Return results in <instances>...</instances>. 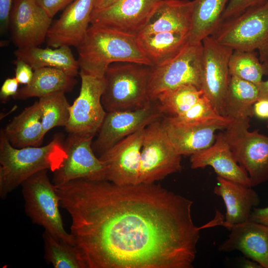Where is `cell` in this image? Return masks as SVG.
<instances>
[{
  "label": "cell",
  "instance_id": "10",
  "mask_svg": "<svg viewBox=\"0 0 268 268\" xmlns=\"http://www.w3.org/2000/svg\"><path fill=\"white\" fill-rule=\"evenodd\" d=\"M202 63L201 89L215 111L226 117V103L231 77L228 63L233 50L211 36L202 41Z\"/></svg>",
  "mask_w": 268,
  "mask_h": 268
},
{
  "label": "cell",
  "instance_id": "17",
  "mask_svg": "<svg viewBox=\"0 0 268 268\" xmlns=\"http://www.w3.org/2000/svg\"><path fill=\"white\" fill-rule=\"evenodd\" d=\"M160 0H120L107 8L93 10L90 24L136 36L144 27Z\"/></svg>",
  "mask_w": 268,
  "mask_h": 268
},
{
  "label": "cell",
  "instance_id": "27",
  "mask_svg": "<svg viewBox=\"0 0 268 268\" xmlns=\"http://www.w3.org/2000/svg\"><path fill=\"white\" fill-rule=\"evenodd\" d=\"M229 0L192 1L191 26L188 43L197 44L211 36L220 24Z\"/></svg>",
  "mask_w": 268,
  "mask_h": 268
},
{
  "label": "cell",
  "instance_id": "6",
  "mask_svg": "<svg viewBox=\"0 0 268 268\" xmlns=\"http://www.w3.org/2000/svg\"><path fill=\"white\" fill-rule=\"evenodd\" d=\"M21 186L25 212L32 223L42 226L53 236L75 245L71 235L64 228L59 210L57 187L50 181L48 170L35 173Z\"/></svg>",
  "mask_w": 268,
  "mask_h": 268
},
{
  "label": "cell",
  "instance_id": "26",
  "mask_svg": "<svg viewBox=\"0 0 268 268\" xmlns=\"http://www.w3.org/2000/svg\"><path fill=\"white\" fill-rule=\"evenodd\" d=\"M74 77L53 67L35 69L30 82L19 89L13 98L17 99L33 97L41 98L55 92H69L76 84Z\"/></svg>",
  "mask_w": 268,
  "mask_h": 268
},
{
  "label": "cell",
  "instance_id": "43",
  "mask_svg": "<svg viewBox=\"0 0 268 268\" xmlns=\"http://www.w3.org/2000/svg\"><path fill=\"white\" fill-rule=\"evenodd\" d=\"M241 266L246 268H263L259 263L248 258L244 260Z\"/></svg>",
  "mask_w": 268,
  "mask_h": 268
},
{
  "label": "cell",
  "instance_id": "34",
  "mask_svg": "<svg viewBox=\"0 0 268 268\" xmlns=\"http://www.w3.org/2000/svg\"><path fill=\"white\" fill-rule=\"evenodd\" d=\"M264 0H229L222 14L221 21L235 16Z\"/></svg>",
  "mask_w": 268,
  "mask_h": 268
},
{
  "label": "cell",
  "instance_id": "31",
  "mask_svg": "<svg viewBox=\"0 0 268 268\" xmlns=\"http://www.w3.org/2000/svg\"><path fill=\"white\" fill-rule=\"evenodd\" d=\"M65 93L58 92L39 98L38 102L45 135L53 128L65 127L68 121L70 105Z\"/></svg>",
  "mask_w": 268,
  "mask_h": 268
},
{
  "label": "cell",
  "instance_id": "24",
  "mask_svg": "<svg viewBox=\"0 0 268 268\" xmlns=\"http://www.w3.org/2000/svg\"><path fill=\"white\" fill-rule=\"evenodd\" d=\"M138 45L151 67L161 66L176 56L188 43V35L156 32L136 36Z\"/></svg>",
  "mask_w": 268,
  "mask_h": 268
},
{
  "label": "cell",
  "instance_id": "16",
  "mask_svg": "<svg viewBox=\"0 0 268 268\" xmlns=\"http://www.w3.org/2000/svg\"><path fill=\"white\" fill-rule=\"evenodd\" d=\"M145 127L124 138L98 157L107 167V180L120 185L139 184L140 154Z\"/></svg>",
  "mask_w": 268,
  "mask_h": 268
},
{
  "label": "cell",
  "instance_id": "20",
  "mask_svg": "<svg viewBox=\"0 0 268 268\" xmlns=\"http://www.w3.org/2000/svg\"><path fill=\"white\" fill-rule=\"evenodd\" d=\"M190 162L192 169L210 166L217 176L251 187L248 173L236 161L222 132L210 146L191 155Z\"/></svg>",
  "mask_w": 268,
  "mask_h": 268
},
{
  "label": "cell",
  "instance_id": "2",
  "mask_svg": "<svg viewBox=\"0 0 268 268\" xmlns=\"http://www.w3.org/2000/svg\"><path fill=\"white\" fill-rule=\"evenodd\" d=\"M79 72L103 78L112 63L133 62L151 66L140 50L136 36L90 24L76 48Z\"/></svg>",
  "mask_w": 268,
  "mask_h": 268
},
{
  "label": "cell",
  "instance_id": "29",
  "mask_svg": "<svg viewBox=\"0 0 268 268\" xmlns=\"http://www.w3.org/2000/svg\"><path fill=\"white\" fill-rule=\"evenodd\" d=\"M44 259L55 268H87L82 255L76 246L57 238L44 230Z\"/></svg>",
  "mask_w": 268,
  "mask_h": 268
},
{
  "label": "cell",
  "instance_id": "39",
  "mask_svg": "<svg viewBox=\"0 0 268 268\" xmlns=\"http://www.w3.org/2000/svg\"><path fill=\"white\" fill-rule=\"evenodd\" d=\"M249 219L268 226V206L265 207H254Z\"/></svg>",
  "mask_w": 268,
  "mask_h": 268
},
{
  "label": "cell",
  "instance_id": "35",
  "mask_svg": "<svg viewBox=\"0 0 268 268\" xmlns=\"http://www.w3.org/2000/svg\"><path fill=\"white\" fill-rule=\"evenodd\" d=\"M36 3L51 18L74 0H35Z\"/></svg>",
  "mask_w": 268,
  "mask_h": 268
},
{
  "label": "cell",
  "instance_id": "38",
  "mask_svg": "<svg viewBox=\"0 0 268 268\" xmlns=\"http://www.w3.org/2000/svg\"><path fill=\"white\" fill-rule=\"evenodd\" d=\"M13 0H0V29L3 33L9 29V15Z\"/></svg>",
  "mask_w": 268,
  "mask_h": 268
},
{
  "label": "cell",
  "instance_id": "40",
  "mask_svg": "<svg viewBox=\"0 0 268 268\" xmlns=\"http://www.w3.org/2000/svg\"><path fill=\"white\" fill-rule=\"evenodd\" d=\"M254 115L259 118L267 119L268 115V99H261L253 106Z\"/></svg>",
  "mask_w": 268,
  "mask_h": 268
},
{
  "label": "cell",
  "instance_id": "18",
  "mask_svg": "<svg viewBox=\"0 0 268 268\" xmlns=\"http://www.w3.org/2000/svg\"><path fill=\"white\" fill-rule=\"evenodd\" d=\"M95 0H74L70 3L49 30L48 46L77 48L84 38L90 24Z\"/></svg>",
  "mask_w": 268,
  "mask_h": 268
},
{
  "label": "cell",
  "instance_id": "41",
  "mask_svg": "<svg viewBox=\"0 0 268 268\" xmlns=\"http://www.w3.org/2000/svg\"><path fill=\"white\" fill-rule=\"evenodd\" d=\"M120 0H95L93 10L102 9L109 7Z\"/></svg>",
  "mask_w": 268,
  "mask_h": 268
},
{
  "label": "cell",
  "instance_id": "28",
  "mask_svg": "<svg viewBox=\"0 0 268 268\" xmlns=\"http://www.w3.org/2000/svg\"><path fill=\"white\" fill-rule=\"evenodd\" d=\"M261 98L259 84L231 76L226 98V117L233 120L250 119L254 104Z\"/></svg>",
  "mask_w": 268,
  "mask_h": 268
},
{
  "label": "cell",
  "instance_id": "4",
  "mask_svg": "<svg viewBox=\"0 0 268 268\" xmlns=\"http://www.w3.org/2000/svg\"><path fill=\"white\" fill-rule=\"evenodd\" d=\"M151 66L133 62H116L107 69L102 104L107 112L142 108L150 100L148 86Z\"/></svg>",
  "mask_w": 268,
  "mask_h": 268
},
{
  "label": "cell",
  "instance_id": "37",
  "mask_svg": "<svg viewBox=\"0 0 268 268\" xmlns=\"http://www.w3.org/2000/svg\"><path fill=\"white\" fill-rule=\"evenodd\" d=\"M19 82L15 77L8 78L2 83L0 90V98L5 102L10 97H13L18 91Z\"/></svg>",
  "mask_w": 268,
  "mask_h": 268
},
{
  "label": "cell",
  "instance_id": "15",
  "mask_svg": "<svg viewBox=\"0 0 268 268\" xmlns=\"http://www.w3.org/2000/svg\"><path fill=\"white\" fill-rule=\"evenodd\" d=\"M51 18L35 0H13L9 29L18 48L37 47L46 39Z\"/></svg>",
  "mask_w": 268,
  "mask_h": 268
},
{
  "label": "cell",
  "instance_id": "7",
  "mask_svg": "<svg viewBox=\"0 0 268 268\" xmlns=\"http://www.w3.org/2000/svg\"><path fill=\"white\" fill-rule=\"evenodd\" d=\"M250 119L233 120L223 132L238 164L248 173L251 186L268 181V136L250 132Z\"/></svg>",
  "mask_w": 268,
  "mask_h": 268
},
{
  "label": "cell",
  "instance_id": "8",
  "mask_svg": "<svg viewBox=\"0 0 268 268\" xmlns=\"http://www.w3.org/2000/svg\"><path fill=\"white\" fill-rule=\"evenodd\" d=\"M162 118L153 121L145 128L140 154L139 183H154L182 168V155L171 142Z\"/></svg>",
  "mask_w": 268,
  "mask_h": 268
},
{
  "label": "cell",
  "instance_id": "1",
  "mask_svg": "<svg viewBox=\"0 0 268 268\" xmlns=\"http://www.w3.org/2000/svg\"><path fill=\"white\" fill-rule=\"evenodd\" d=\"M87 268H191L201 229L193 201L160 185L76 179L57 187Z\"/></svg>",
  "mask_w": 268,
  "mask_h": 268
},
{
  "label": "cell",
  "instance_id": "13",
  "mask_svg": "<svg viewBox=\"0 0 268 268\" xmlns=\"http://www.w3.org/2000/svg\"><path fill=\"white\" fill-rule=\"evenodd\" d=\"M163 116L156 100L137 109L107 112L92 143L94 153L99 156L124 138Z\"/></svg>",
  "mask_w": 268,
  "mask_h": 268
},
{
  "label": "cell",
  "instance_id": "33",
  "mask_svg": "<svg viewBox=\"0 0 268 268\" xmlns=\"http://www.w3.org/2000/svg\"><path fill=\"white\" fill-rule=\"evenodd\" d=\"M220 115L215 111L209 100L203 95L188 110L176 117H169L182 123L202 120Z\"/></svg>",
  "mask_w": 268,
  "mask_h": 268
},
{
  "label": "cell",
  "instance_id": "19",
  "mask_svg": "<svg viewBox=\"0 0 268 268\" xmlns=\"http://www.w3.org/2000/svg\"><path fill=\"white\" fill-rule=\"evenodd\" d=\"M223 221L221 225L230 233L219 245L218 251H239L263 268H268V226L250 219L237 224H226Z\"/></svg>",
  "mask_w": 268,
  "mask_h": 268
},
{
  "label": "cell",
  "instance_id": "36",
  "mask_svg": "<svg viewBox=\"0 0 268 268\" xmlns=\"http://www.w3.org/2000/svg\"><path fill=\"white\" fill-rule=\"evenodd\" d=\"M15 68V77L19 84L25 85L31 81L34 71L32 67L25 62L16 59L14 63Z\"/></svg>",
  "mask_w": 268,
  "mask_h": 268
},
{
  "label": "cell",
  "instance_id": "12",
  "mask_svg": "<svg viewBox=\"0 0 268 268\" xmlns=\"http://www.w3.org/2000/svg\"><path fill=\"white\" fill-rule=\"evenodd\" d=\"M93 138L69 134L64 144L67 157L53 172L52 182L57 187L76 179L107 180V167L93 150Z\"/></svg>",
  "mask_w": 268,
  "mask_h": 268
},
{
  "label": "cell",
  "instance_id": "21",
  "mask_svg": "<svg viewBox=\"0 0 268 268\" xmlns=\"http://www.w3.org/2000/svg\"><path fill=\"white\" fill-rule=\"evenodd\" d=\"M217 184L213 193L220 197L225 204L226 224H237L249 219L254 207H258L260 199L251 187L217 176Z\"/></svg>",
  "mask_w": 268,
  "mask_h": 268
},
{
  "label": "cell",
  "instance_id": "22",
  "mask_svg": "<svg viewBox=\"0 0 268 268\" xmlns=\"http://www.w3.org/2000/svg\"><path fill=\"white\" fill-rule=\"evenodd\" d=\"M192 11V1L161 0L138 34L176 32L188 35L191 26Z\"/></svg>",
  "mask_w": 268,
  "mask_h": 268
},
{
  "label": "cell",
  "instance_id": "42",
  "mask_svg": "<svg viewBox=\"0 0 268 268\" xmlns=\"http://www.w3.org/2000/svg\"><path fill=\"white\" fill-rule=\"evenodd\" d=\"M261 91V99H268V79L266 81H262L259 83ZM259 99V100H260Z\"/></svg>",
  "mask_w": 268,
  "mask_h": 268
},
{
  "label": "cell",
  "instance_id": "3",
  "mask_svg": "<svg viewBox=\"0 0 268 268\" xmlns=\"http://www.w3.org/2000/svg\"><path fill=\"white\" fill-rule=\"evenodd\" d=\"M67 154L58 136L43 146L13 147L0 133V197L5 200L29 177L44 170L52 172L62 165Z\"/></svg>",
  "mask_w": 268,
  "mask_h": 268
},
{
  "label": "cell",
  "instance_id": "11",
  "mask_svg": "<svg viewBox=\"0 0 268 268\" xmlns=\"http://www.w3.org/2000/svg\"><path fill=\"white\" fill-rule=\"evenodd\" d=\"M81 87L78 96L70 106L68 121L65 127L69 134L93 137L100 129L107 112L101 102L104 78L79 72Z\"/></svg>",
  "mask_w": 268,
  "mask_h": 268
},
{
  "label": "cell",
  "instance_id": "14",
  "mask_svg": "<svg viewBox=\"0 0 268 268\" xmlns=\"http://www.w3.org/2000/svg\"><path fill=\"white\" fill-rule=\"evenodd\" d=\"M163 123L172 144L181 155H190L204 149L215 141L217 130L226 129L233 121L221 115L202 120L182 123L163 117Z\"/></svg>",
  "mask_w": 268,
  "mask_h": 268
},
{
  "label": "cell",
  "instance_id": "32",
  "mask_svg": "<svg viewBox=\"0 0 268 268\" xmlns=\"http://www.w3.org/2000/svg\"><path fill=\"white\" fill-rule=\"evenodd\" d=\"M257 55L255 51L233 50L228 63L230 75L256 84L261 82L268 70Z\"/></svg>",
  "mask_w": 268,
  "mask_h": 268
},
{
  "label": "cell",
  "instance_id": "5",
  "mask_svg": "<svg viewBox=\"0 0 268 268\" xmlns=\"http://www.w3.org/2000/svg\"><path fill=\"white\" fill-rule=\"evenodd\" d=\"M211 36L233 50H258L260 62L268 67V0L222 20Z\"/></svg>",
  "mask_w": 268,
  "mask_h": 268
},
{
  "label": "cell",
  "instance_id": "30",
  "mask_svg": "<svg viewBox=\"0 0 268 268\" xmlns=\"http://www.w3.org/2000/svg\"><path fill=\"white\" fill-rule=\"evenodd\" d=\"M203 95L197 87L185 85L162 92L155 100L163 116L174 117L188 110Z\"/></svg>",
  "mask_w": 268,
  "mask_h": 268
},
{
  "label": "cell",
  "instance_id": "25",
  "mask_svg": "<svg viewBox=\"0 0 268 268\" xmlns=\"http://www.w3.org/2000/svg\"><path fill=\"white\" fill-rule=\"evenodd\" d=\"M14 54L16 59L29 64L33 70L42 67H53L75 76L79 67L68 46L41 48L37 47L18 48Z\"/></svg>",
  "mask_w": 268,
  "mask_h": 268
},
{
  "label": "cell",
  "instance_id": "9",
  "mask_svg": "<svg viewBox=\"0 0 268 268\" xmlns=\"http://www.w3.org/2000/svg\"><path fill=\"white\" fill-rule=\"evenodd\" d=\"M202 50V42L188 43L166 63L151 67L148 86L150 100H155L162 92L182 85H192L201 89Z\"/></svg>",
  "mask_w": 268,
  "mask_h": 268
},
{
  "label": "cell",
  "instance_id": "23",
  "mask_svg": "<svg viewBox=\"0 0 268 268\" xmlns=\"http://www.w3.org/2000/svg\"><path fill=\"white\" fill-rule=\"evenodd\" d=\"M14 147L40 146L45 136L38 102L25 108L2 129Z\"/></svg>",
  "mask_w": 268,
  "mask_h": 268
}]
</instances>
